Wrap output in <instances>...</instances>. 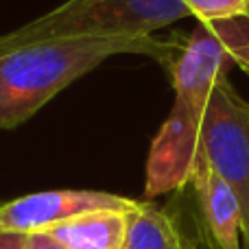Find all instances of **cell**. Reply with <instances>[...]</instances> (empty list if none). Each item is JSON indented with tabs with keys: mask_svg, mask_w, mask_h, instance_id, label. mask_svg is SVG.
<instances>
[{
	"mask_svg": "<svg viewBox=\"0 0 249 249\" xmlns=\"http://www.w3.org/2000/svg\"><path fill=\"white\" fill-rule=\"evenodd\" d=\"M181 245L184 236L177 221L155 203L140 201L129 214L123 249H181Z\"/></svg>",
	"mask_w": 249,
	"mask_h": 249,
	"instance_id": "ba28073f",
	"label": "cell"
},
{
	"mask_svg": "<svg viewBox=\"0 0 249 249\" xmlns=\"http://www.w3.org/2000/svg\"><path fill=\"white\" fill-rule=\"evenodd\" d=\"M190 188L201 219V238L210 249H243V212L234 190L199 151Z\"/></svg>",
	"mask_w": 249,
	"mask_h": 249,
	"instance_id": "8992f818",
	"label": "cell"
},
{
	"mask_svg": "<svg viewBox=\"0 0 249 249\" xmlns=\"http://www.w3.org/2000/svg\"><path fill=\"white\" fill-rule=\"evenodd\" d=\"M0 249H29V234L0 228Z\"/></svg>",
	"mask_w": 249,
	"mask_h": 249,
	"instance_id": "30bf717a",
	"label": "cell"
},
{
	"mask_svg": "<svg viewBox=\"0 0 249 249\" xmlns=\"http://www.w3.org/2000/svg\"><path fill=\"white\" fill-rule=\"evenodd\" d=\"M190 11L181 0H68L0 37V55L59 37H144Z\"/></svg>",
	"mask_w": 249,
	"mask_h": 249,
	"instance_id": "7a4b0ae2",
	"label": "cell"
},
{
	"mask_svg": "<svg viewBox=\"0 0 249 249\" xmlns=\"http://www.w3.org/2000/svg\"><path fill=\"white\" fill-rule=\"evenodd\" d=\"M181 44L144 37H59L0 55V129L29 121L42 105L112 55L138 53L171 66Z\"/></svg>",
	"mask_w": 249,
	"mask_h": 249,
	"instance_id": "6da1fadb",
	"label": "cell"
},
{
	"mask_svg": "<svg viewBox=\"0 0 249 249\" xmlns=\"http://www.w3.org/2000/svg\"><path fill=\"white\" fill-rule=\"evenodd\" d=\"M201 153L234 190L243 212V238L249 249V101L230 79L214 86L201 124Z\"/></svg>",
	"mask_w": 249,
	"mask_h": 249,
	"instance_id": "3957f363",
	"label": "cell"
},
{
	"mask_svg": "<svg viewBox=\"0 0 249 249\" xmlns=\"http://www.w3.org/2000/svg\"><path fill=\"white\" fill-rule=\"evenodd\" d=\"M131 212H92L48 230L68 249H123Z\"/></svg>",
	"mask_w": 249,
	"mask_h": 249,
	"instance_id": "52a82bcc",
	"label": "cell"
},
{
	"mask_svg": "<svg viewBox=\"0 0 249 249\" xmlns=\"http://www.w3.org/2000/svg\"><path fill=\"white\" fill-rule=\"evenodd\" d=\"M181 249H210L206 245V241L203 238H184V245Z\"/></svg>",
	"mask_w": 249,
	"mask_h": 249,
	"instance_id": "7c38bea8",
	"label": "cell"
},
{
	"mask_svg": "<svg viewBox=\"0 0 249 249\" xmlns=\"http://www.w3.org/2000/svg\"><path fill=\"white\" fill-rule=\"evenodd\" d=\"M208 101L175 92V103L158 131L146 160L144 197L184 190L201 151V124Z\"/></svg>",
	"mask_w": 249,
	"mask_h": 249,
	"instance_id": "277c9868",
	"label": "cell"
},
{
	"mask_svg": "<svg viewBox=\"0 0 249 249\" xmlns=\"http://www.w3.org/2000/svg\"><path fill=\"white\" fill-rule=\"evenodd\" d=\"M199 22H216L249 16V0H181Z\"/></svg>",
	"mask_w": 249,
	"mask_h": 249,
	"instance_id": "9c48e42d",
	"label": "cell"
},
{
	"mask_svg": "<svg viewBox=\"0 0 249 249\" xmlns=\"http://www.w3.org/2000/svg\"><path fill=\"white\" fill-rule=\"evenodd\" d=\"M29 249H68L64 243H59L55 236L48 232H37L29 234Z\"/></svg>",
	"mask_w": 249,
	"mask_h": 249,
	"instance_id": "8fae6325",
	"label": "cell"
},
{
	"mask_svg": "<svg viewBox=\"0 0 249 249\" xmlns=\"http://www.w3.org/2000/svg\"><path fill=\"white\" fill-rule=\"evenodd\" d=\"M140 201L103 190H44L0 203V228L20 234L51 228L92 212H133Z\"/></svg>",
	"mask_w": 249,
	"mask_h": 249,
	"instance_id": "5b68a950",
	"label": "cell"
}]
</instances>
